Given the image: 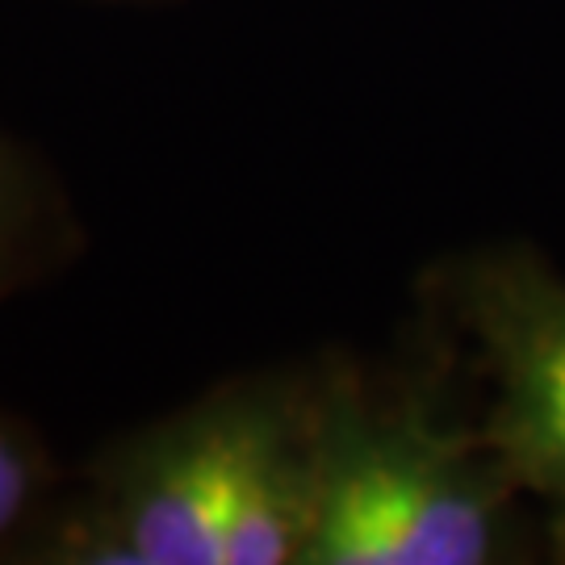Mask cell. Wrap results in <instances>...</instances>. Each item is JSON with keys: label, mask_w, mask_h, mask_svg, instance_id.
<instances>
[{"label": "cell", "mask_w": 565, "mask_h": 565, "mask_svg": "<svg viewBox=\"0 0 565 565\" xmlns=\"http://www.w3.org/2000/svg\"><path fill=\"white\" fill-rule=\"evenodd\" d=\"M319 361L210 385L72 469L42 565H302Z\"/></svg>", "instance_id": "cell-1"}, {"label": "cell", "mask_w": 565, "mask_h": 565, "mask_svg": "<svg viewBox=\"0 0 565 565\" xmlns=\"http://www.w3.org/2000/svg\"><path fill=\"white\" fill-rule=\"evenodd\" d=\"M524 494L431 373L319 361L315 520L302 565H494L520 557Z\"/></svg>", "instance_id": "cell-2"}, {"label": "cell", "mask_w": 565, "mask_h": 565, "mask_svg": "<svg viewBox=\"0 0 565 565\" xmlns=\"http://www.w3.org/2000/svg\"><path fill=\"white\" fill-rule=\"evenodd\" d=\"M436 289L490 390L478 415L486 445L565 562V277L503 247L448 264Z\"/></svg>", "instance_id": "cell-3"}, {"label": "cell", "mask_w": 565, "mask_h": 565, "mask_svg": "<svg viewBox=\"0 0 565 565\" xmlns=\"http://www.w3.org/2000/svg\"><path fill=\"white\" fill-rule=\"evenodd\" d=\"M81 223L55 177L0 130V302L81 252Z\"/></svg>", "instance_id": "cell-4"}, {"label": "cell", "mask_w": 565, "mask_h": 565, "mask_svg": "<svg viewBox=\"0 0 565 565\" xmlns=\"http://www.w3.org/2000/svg\"><path fill=\"white\" fill-rule=\"evenodd\" d=\"M72 469L55 461L39 427L0 406V565H42Z\"/></svg>", "instance_id": "cell-5"}]
</instances>
